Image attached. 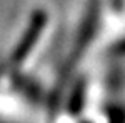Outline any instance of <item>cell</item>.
<instances>
[{"label": "cell", "mask_w": 125, "mask_h": 123, "mask_svg": "<svg viewBox=\"0 0 125 123\" xmlns=\"http://www.w3.org/2000/svg\"><path fill=\"white\" fill-rule=\"evenodd\" d=\"M45 25H47V13H45L43 10H35L33 15H32V19H30L29 27H27L23 37H22V40L19 42L15 52L12 53V58H10V60H12V63L15 66H20L27 60V57L30 55V52L35 47V43L39 42L40 33L43 32Z\"/></svg>", "instance_id": "obj_1"}, {"label": "cell", "mask_w": 125, "mask_h": 123, "mask_svg": "<svg viewBox=\"0 0 125 123\" xmlns=\"http://www.w3.org/2000/svg\"><path fill=\"white\" fill-rule=\"evenodd\" d=\"M112 5H114V9H115L117 12H120L125 5V0H112Z\"/></svg>", "instance_id": "obj_2"}]
</instances>
